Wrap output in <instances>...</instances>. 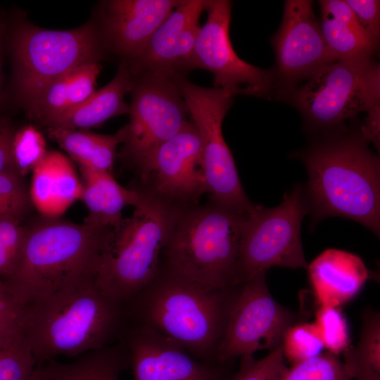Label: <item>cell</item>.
I'll list each match as a JSON object with an SVG mask.
<instances>
[{
  "instance_id": "obj_1",
  "label": "cell",
  "mask_w": 380,
  "mask_h": 380,
  "mask_svg": "<svg viewBox=\"0 0 380 380\" xmlns=\"http://www.w3.org/2000/svg\"><path fill=\"white\" fill-rule=\"evenodd\" d=\"M292 156L308 172L303 189L312 224L341 217L379 236L380 161L361 130L327 132Z\"/></svg>"
},
{
  "instance_id": "obj_2",
  "label": "cell",
  "mask_w": 380,
  "mask_h": 380,
  "mask_svg": "<svg viewBox=\"0 0 380 380\" xmlns=\"http://www.w3.org/2000/svg\"><path fill=\"white\" fill-rule=\"evenodd\" d=\"M128 324L125 304L106 295L91 277L23 306L20 329L42 365L116 343Z\"/></svg>"
},
{
  "instance_id": "obj_3",
  "label": "cell",
  "mask_w": 380,
  "mask_h": 380,
  "mask_svg": "<svg viewBox=\"0 0 380 380\" xmlns=\"http://www.w3.org/2000/svg\"><path fill=\"white\" fill-rule=\"evenodd\" d=\"M238 285L211 288L160 264L154 278L125 304L129 324L151 327L196 359L219 364L217 353Z\"/></svg>"
},
{
  "instance_id": "obj_4",
  "label": "cell",
  "mask_w": 380,
  "mask_h": 380,
  "mask_svg": "<svg viewBox=\"0 0 380 380\" xmlns=\"http://www.w3.org/2000/svg\"><path fill=\"white\" fill-rule=\"evenodd\" d=\"M25 228L20 262L13 274L4 281L22 307L94 277L110 229L43 215Z\"/></svg>"
},
{
  "instance_id": "obj_5",
  "label": "cell",
  "mask_w": 380,
  "mask_h": 380,
  "mask_svg": "<svg viewBox=\"0 0 380 380\" xmlns=\"http://www.w3.org/2000/svg\"><path fill=\"white\" fill-rule=\"evenodd\" d=\"M143 189V203L108 231L94 277L106 295L123 304L158 273L163 250L185 208Z\"/></svg>"
},
{
  "instance_id": "obj_6",
  "label": "cell",
  "mask_w": 380,
  "mask_h": 380,
  "mask_svg": "<svg viewBox=\"0 0 380 380\" xmlns=\"http://www.w3.org/2000/svg\"><path fill=\"white\" fill-rule=\"evenodd\" d=\"M244 216L213 201L184 208L163 250L160 264L211 288L236 286Z\"/></svg>"
},
{
  "instance_id": "obj_7",
  "label": "cell",
  "mask_w": 380,
  "mask_h": 380,
  "mask_svg": "<svg viewBox=\"0 0 380 380\" xmlns=\"http://www.w3.org/2000/svg\"><path fill=\"white\" fill-rule=\"evenodd\" d=\"M302 115L308 129L329 132L348 119L380 106V69L374 58L336 61L280 99Z\"/></svg>"
},
{
  "instance_id": "obj_8",
  "label": "cell",
  "mask_w": 380,
  "mask_h": 380,
  "mask_svg": "<svg viewBox=\"0 0 380 380\" xmlns=\"http://www.w3.org/2000/svg\"><path fill=\"white\" fill-rule=\"evenodd\" d=\"M308 214L302 184L286 192L275 207L253 203L243 222L236 285L272 267L306 269L300 231Z\"/></svg>"
},
{
  "instance_id": "obj_9",
  "label": "cell",
  "mask_w": 380,
  "mask_h": 380,
  "mask_svg": "<svg viewBox=\"0 0 380 380\" xmlns=\"http://www.w3.org/2000/svg\"><path fill=\"white\" fill-rule=\"evenodd\" d=\"M14 83L27 104L48 84L83 65L98 63L101 43L93 25L54 30L21 25L12 37Z\"/></svg>"
},
{
  "instance_id": "obj_10",
  "label": "cell",
  "mask_w": 380,
  "mask_h": 380,
  "mask_svg": "<svg viewBox=\"0 0 380 380\" xmlns=\"http://www.w3.org/2000/svg\"><path fill=\"white\" fill-rule=\"evenodd\" d=\"M134 74L129 122L122 127L118 156L141 175L155 151L188 124L189 113L177 77L150 71Z\"/></svg>"
},
{
  "instance_id": "obj_11",
  "label": "cell",
  "mask_w": 380,
  "mask_h": 380,
  "mask_svg": "<svg viewBox=\"0 0 380 380\" xmlns=\"http://www.w3.org/2000/svg\"><path fill=\"white\" fill-rule=\"evenodd\" d=\"M176 82L201 136L207 189L212 201L246 213L253 203L243 191L222 131L234 96L221 88L198 86L185 77L176 78Z\"/></svg>"
},
{
  "instance_id": "obj_12",
  "label": "cell",
  "mask_w": 380,
  "mask_h": 380,
  "mask_svg": "<svg viewBox=\"0 0 380 380\" xmlns=\"http://www.w3.org/2000/svg\"><path fill=\"white\" fill-rule=\"evenodd\" d=\"M296 316L270 293L266 272L238 285L225 330L217 353L224 364L234 357L253 355L258 350L277 348Z\"/></svg>"
},
{
  "instance_id": "obj_13",
  "label": "cell",
  "mask_w": 380,
  "mask_h": 380,
  "mask_svg": "<svg viewBox=\"0 0 380 380\" xmlns=\"http://www.w3.org/2000/svg\"><path fill=\"white\" fill-rule=\"evenodd\" d=\"M207 20L195 42L191 70L201 68L214 75L215 87L234 96L244 94L274 97L272 70H264L240 58L229 37L232 3L228 0H207Z\"/></svg>"
},
{
  "instance_id": "obj_14",
  "label": "cell",
  "mask_w": 380,
  "mask_h": 380,
  "mask_svg": "<svg viewBox=\"0 0 380 380\" xmlns=\"http://www.w3.org/2000/svg\"><path fill=\"white\" fill-rule=\"evenodd\" d=\"M271 42L276 57L272 70L275 99L336 61L324 40L312 1H285L281 23Z\"/></svg>"
},
{
  "instance_id": "obj_15",
  "label": "cell",
  "mask_w": 380,
  "mask_h": 380,
  "mask_svg": "<svg viewBox=\"0 0 380 380\" xmlns=\"http://www.w3.org/2000/svg\"><path fill=\"white\" fill-rule=\"evenodd\" d=\"M140 177L148 191L183 207L197 204L208 189L201 139L192 121L155 151Z\"/></svg>"
},
{
  "instance_id": "obj_16",
  "label": "cell",
  "mask_w": 380,
  "mask_h": 380,
  "mask_svg": "<svg viewBox=\"0 0 380 380\" xmlns=\"http://www.w3.org/2000/svg\"><path fill=\"white\" fill-rule=\"evenodd\" d=\"M134 380H224L220 364H208L151 327L129 324L121 338Z\"/></svg>"
},
{
  "instance_id": "obj_17",
  "label": "cell",
  "mask_w": 380,
  "mask_h": 380,
  "mask_svg": "<svg viewBox=\"0 0 380 380\" xmlns=\"http://www.w3.org/2000/svg\"><path fill=\"white\" fill-rule=\"evenodd\" d=\"M207 0H181L150 39L141 57L132 62L134 73L157 72L185 77L191 70L195 42L201 30L198 20Z\"/></svg>"
},
{
  "instance_id": "obj_18",
  "label": "cell",
  "mask_w": 380,
  "mask_h": 380,
  "mask_svg": "<svg viewBox=\"0 0 380 380\" xmlns=\"http://www.w3.org/2000/svg\"><path fill=\"white\" fill-rule=\"evenodd\" d=\"M181 0L106 1L103 23L108 44L132 62L144 53L150 39Z\"/></svg>"
},
{
  "instance_id": "obj_19",
  "label": "cell",
  "mask_w": 380,
  "mask_h": 380,
  "mask_svg": "<svg viewBox=\"0 0 380 380\" xmlns=\"http://www.w3.org/2000/svg\"><path fill=\"white\" fill-rule=\"evenodd\" d=\"M306 269L319 306L343 305L357 295L370 276L359 256L336 248L321 253Z\"/></svg>"
},
{
  "instance_id": "obj_20",
  "label": "cell",
  "mask_w": 380,
  "mask_h": 380,
  "mask_svg": "<svg viewBox=\"0 0 380 380\" xmlns=\"http://www.w3.org/2000/svg\"><path fill=\"white\" fill-rule=\"evenodd\" d=\"M32 172L29 195L41 215L58 217L81 199V180L72 163L62 153L47 151Z\"/></svg>"
},
{
  "instance_id": "obj_21",
  "label": "cell",
  "mask_w": 380,
  "mask_h": 380,
  "mask_svg": "<svg viewBox=\"0 0 380 380\" xmlns=\"http://www.w3.org/2000/svg\"><path fill=\"white\" fill-rule=\"evenodd\" d=\"M81 175V201L89 213L83 222L96 227L112 228L123 218L122 211L128 205H141L146 196L141 189L122 186L108 172L78 165Z\"/></svg>"
},
{
  "instance_id": "obj_22",
  "label": "cell",
  "mask_w": 380,
  "mask_h": 380,
  "mask_svg": "<svg viewBox=\"0 0 380 380\" xmlns=\"http://www.w3.org/2000/svg\"><path fill=\"white\" fill-rule=\"evenodd\" d=\"M101 71L99 63L77 67L48 84L27 105L30 114L46 128L72 110L94 91Z\"/></svg>"
},
{
  "instance_id": "obj_23",
  "label": "cell",
  "mask_w": 380,
  "mask_h": 380,
  "mask_svg": "<svg viewBox=\"0 0 380 380\" xmlns=\"http://www.w3.org/2000/svg\"><path fill=\"white\" fill-rule=\"evenodd\" d=\"M319 23L324 40L341 61H360L374 58L379 44L361 28L345 1H319Z\"/></svg>"
},
{
  "instance_id": "obj_24",
  "label": "cell",
  "mask_w": 380,
  "mask_h": 380,
  "mask_svg": "<svg viewBox=\"0 0 380 380\" xmlns=\"http://www.w3.org/2000/svg\"><path fill=\"white\" fill-rule=\"evenodd\" d=\"M134 74L123 62L115 77L105 87L95 91L77 108L53 121L46 129H88L99 127L108 119L129 113L125 96L130 92Z\"/></svg>"
},
{
  "instance_id": "obj_25",
  "label": "cell",
  "mask_w": 380,
  "mask_h": 380,
  "mask_svg": "<svg viewBox=\"0 0 380 380\" xmlns=\"http://www.w3.org/2000/svg\"><path fill=\"white\" fill-rule=\"evenodd\" d=\"M38 366L43 380H119L129 360L126 346L120 340L70 362L51 360Z\"/></svg>"
},
{
  "instance_id": "obj_26",
  "label": "cell",
  "mask_w": 380,
  "mask_h": 380,
  "mask_svg": "<svg viewBox=\"0 0 380 380\" xmlns=\"http://www.w3.org/2000/svg\"><path fill=\"white\" fill-rule=\"evenodd\" d=\"M47 132L78 165L110 173L117 157L118 146L124 140L122 127L113 134L61 128H49Z\"/></svg>"
},
{
  "instance_id": "obj_27",
  "label": "cell",
  "mask_w": 380,
  "mask_h": 380,
  "mask_svg": "<svg viewBox=\"0 0 380 380\" xmlns=\"http://www.w3.org/2000/svg\"><path fill=\"white\" fill-rule=\"evenodd\" d=\"M360 338L343 352L344 364L355 380H379L380 315L367 309L362 313Z\"/></svg>"
},
{
  "instance_id": "obj_28",
  "label": "cell",
  "mask_w": 380,
  "mask_h": 380,
  "mask_svg": "<svg viewBox=\"0 0 380 380\" xmlns=\"http://www.w3.org/2000/svg\"><path fill=\"white\" fill-rule=\"evenodd\" d=\"M344 362L327 352L293 364L279 380H353Z\"/></svg>"
},
{
  "instance_id": "obj_29",
  "label": "cell",
  "mask_w": 380,
  "mask_h": 380,
  "mask_svg": "<svg viewBox=\"0 0 380 380\" xmlns=\"http://www.w3.org/2000/svg\"><path fill=\"white\" fill-rule=\"evenodd\" d=\"M47 151L44 137L36 127L27 125L16 129L12 142V157L21 177L32 171Z\"/></svg>"
},
{
  "instance_id": "obj_30",
  "label": "cell",
  "mask_w": 380,
  "mask_h": 380,
  "mask_svg": "<svg viewBox=\"0 0 380 380\" xmlns=\"http://www.w3.org/2000/svg\"><path fill=\"white\" fill-rule=\"evenodd\" d=\"M36 366L20 330L0 350V380H27Z\"/></svg>"
},
{
  "instance_id": "obj_31",
  "label": "cell",
  "mask_w": 380,
  "mask_h": 380,
  "mask_svg": "<svg viewBox=\"0 0 380 380\" xmlns=\"http://www.w3.org/2000/svg\"><path fill=\"white\" fill-rule=\"evenodd\" d=\"M282 348L284 357L295 364L320 355L324 346L315 324L303 323L288 329Z\"/></svg>"
},
{
  "instance_id": "obj_32",
  "label": "cell",
  "mask_w": 380,
  "mask_h": 380,
  "mask_svg": "<svg viewBox=\"0 0 380 380\" xmlns=\"http://www.w3.org/2000/svg\"><path fill=\"white\" fill-rule=\"evenodd\" d=\"M32 206L24 177L16 173H0V219L23 222Z\"/></svg>"
},
{
  "instance_id": "obj_33",
  "label": "cell",
  "mask_w": 380,
  "mask_h": 380,
  "mask_svg": "<svg viewBox=\"0 0 380 380\" xmlns=\"http://www.w3.org/2000/svg\"><path fill=\"white\" fill-rule=\"evenodd\" d=\"M25 239L22 222L13 218L0 219V279L6 281L15 272Z\"/></svg>"
},
{
  "instance_id": "obj_34",
  "label": "cell",
  "mask_w": 380,
  "mask_h": 380,
  "mask_svg": "<svg viewBox=\"0 0 380 380\" xmlns=\"http://www.w3.org/2000/svg\"><path fill=\"white\" fill-rule=\"evenodd\" d=\"M315 324L324 346L328 352L338 355L348 346V324L338 308L319 306Z\"/></svg>"
},
{
  "instance_id": "obj_35",
  "label": "cell",
  "mask_w": 380,
  "mask_h": 380,
  "mask_svg": "<svg viewBox=\"0 0 380 380\" xmlns=\"http://www.w3.org/2000/svg\"><path fill=\"white\" fill-rule=\"evenodd\" d=\"M241 357L238 372L229 380H279L288 369L282 343L260 359H255L253 355Z\"/></svg>"
},
{
  "instance_id": "obj_36",
  "label": "cell",
  "mask_w": 380,
  "mask_h": 380,
  "mask_svg": "<svg viewBox=\"0 0 380 380\" xmlns=\"http://www.w3.org/2000/svg\"><path fill=\"white\" fill-rule=\"evenodd\" d=\"M23 307L0 279V346L20 331Z\"/></svg>"
},
{
  "instance_id": "obj_37",
  "label": "cell",
  "mask_w": 380,
  "mask_h": 380,
  "mask_svg": "<svg viewBox=\"0 0 380 380\" xmlns=\"http://www.w3.org/2000/svg\"><path fill=\"white\" fill-rule=\"evenodd\" d=\"M361 28L375 42L379 43L380 1L377 0H346Z\"/></svg>"
},
{
  "instance_id": "obj_38",
  "label": "cell",
  "mask_w": 380,
  "mask_h": 380,
  "mask_svg": "<svg viewBox=\"0 0 380 380\" xmlns=\"http://www.w3.org/2000/svg\"><path fill=\"white\" fill-rule=\"evenodd\" d=\"M16 129L8 118L0 115V173L18 174L12 157V142Z\"/></svg>"
},
{
  "instance_id": "obj_39",
  "label": "cell",
  "mask_w": 380,
  "mask_h": 380,
  "mask_svg": "<svg viewBox=\"0 0 380 380\" xmlns=\"http://www.w3.org/2000/svg\"><path fill=\"white\" fill-rule=\"evenodd\" d=\"M27 380H43L40 374L38 365H37L35 369H34L31 375L29 376Z\"/></svg>"
},
{
  "instance_id": "obj_40",
  "label": "cell",
  "mask_w": 380,
  "mask_h": 380,
  "mask_svg": "<svg viewBox=\"0 0 380 380\" xmlns=\"http://www.w3.org/2000/svg\"><path fill=\"white\" fill-rule=\"evenodd\" d=\"M0 42H1V40H0ZM0 53H1V43H0ZM1 101H2V92H1V60H0V103Z\"/></svg>"
},
{
  "instance_id": "obj_41",
  "label": "cell",
  "mask_w": 380,
  "mask_h": 380,
  "mask_svg": "<svg viewBox=\"0 0 380 380\" xmlns=\"http://www.w3.org/2000/svg\"><path fill=\"white\" fill-rule=\"evenodd\" d=\"M4 346V345H1V346H0V350L1 349V348H2V347H3Z\"/></svg>"
}]
</instances>
